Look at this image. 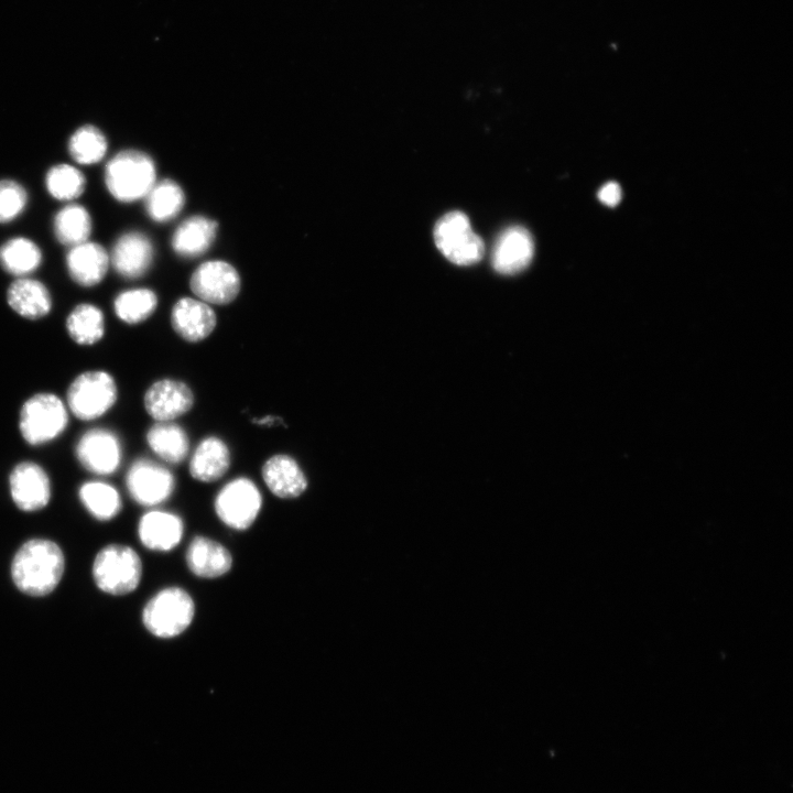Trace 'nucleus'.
Listing matches in <instances>:
<instances>
[{
	"label": "nucleus",
	"instance_id": "1",
	"mask_svg": "<svg viewBox=\"0 0 793 793\" xmlns=\"http://www.w3.org/2000/svg\"><path fill=\"white\" fill-rule=\"evenodd\" d=\"M64 567V554L55 542L33 539L15 553L11 564V577L20 591L42 597L56 588Z\"/></svg>",
	"mask_w": 793,
	"mask_h": 793
},
{
	"label": "nucleus",
	"instance_id": "2",
	"mask_svg": "<svg viewBox=\"0 0 793 793\" xmlns=\"http://www.w3.org/2000/svg\"><path fill=\"white\" fill-rule=\"evenodd\" d=\"M195 610V601L187 590L169 586L154 594L144 605L142 622L152 636L173 639L189 628Z\"/></svg>",
	"mask_w": 793,
	"mask_h": 793
},
{
	"label": "nucleus",
	"instance_id": "3",
	"mask_svg": "<svg viewBox=\"0 0 793 793\" xmlns=\"http://www.w3.org/2000/svg\"><path fill=\"white\" fill-rule=\"evenodd\" d=\"M68 412L66 403L58 395L51 392L35 393L20 409V434L32 446L52 442L65 431Z\"/></svg>",
	"mask_w": 793,
	"mask_h": 793
},
{
	"label": "nucleus",
	"instance_id": "4",
	"mask_svg": "<svg viewBox=\"0 0 793 793\" xmlns=\"http://www.w3.org/2000/svg\"><path fill=\"white\" fill-rule=\"evenodd\" d=\"M93 577L97 587L113 596L134 591L142 577V562L130 546L110 544L101 548L93 563Z\"/></svg>",
	"mask_w": 793,
	"mask_h": 793
},
{
	"label": "nucleus",
	"instance_id": "5",
	"mask_svg": "<svg viewBox=\"0 0 793 793\" xmlns=\"http://www.w3.org/2000/svg\"><path fill=\"white\" fill-rule=\"evenodd\" d=\"M105 181L109 193L120 202L145 197L155 183V166L143 152L127 150L115 155L107 164Z\"/></svg>",
	"mask_w": 793,
	"mask_h": 793
},
{
	"label": "nucleus",
	"instance_id": "6",
	"mask_svg": "<svg viewBox=\"0 0 793 793\" xmlns=\"http://www.w3.org/2000/svg\"><path fill=\"white\" fill-rule=\"evenodd\" d=\"M117 398V384L109 372L88 370L70 382L66 393V406L78 420L93 421L107 413Z\"/></svg>",
	"mask_w": 793,
	"mask_h": 793
},
{
	"label": "nucleus",
	"instance_id": "7",
	"mask_svg": "<svg viewBox=\"0 0 793 793\" xmlns=\"http://www.w3.org/2000/svg\"><path fill=\"white\" fill-rule=\"evenodd\" d=\"M262 508V496L258 486L247 477L227 482L217 493L214 509L218 519L237 531L248 530L257 520Z\"/></svg>",
	"mask_w": 793,
	"mask_h": 793
},
{
	"label": "nucleus",
	"instance_id": "8",
	"mask_svg": "<svg viewBox=\"0 0 793 793\" xmlns=\"http://www.w3.org/2000/svg\"><path fill=\"white\" fill-rule=\"evenodd\" d=\"M433 235L436 247L455 264H472L484 256V242L472 231L468 217L461 211L445 214L436 222Z\"/></svg>",
	"mask_w": 793,
	"mask_h": 793
},
{
	"label": "nucleus",
	"instance_id": "9",
	"mask_svg": "<svg viewBox=\"0 0 793 793\" xmlns=\"http://www.w3.org/2000/svg\"><path fill=\"white\" fill-rule=\"evenodd\" d=\"M126 485L130 497L139 504L154 507L167 500L174 492L173 474L151 459H137L130 466Z\"/></svg>",
	"mask_w": 793,
	"mask_h": 793
},
{
	"label": "nucleus",
	"instance_id": "10",
	"mask_svg": "<svg viewBox=\"0 0 793 793\" xmlns=\"http://www.w3.org/2000/svg\"><path fill=\"white\" fill-rule=\"evenodd\" d=\"M189 285L196 298L209 305H226L237 297L240 276L227 262L207 261L193 272Z\"/></svg>",
	"mask_w": 793,
	"mask_h": 793
},
{
	"label": "nucleus",
	"instance_id": "11",
	"mask_svg": "<svg viewBox=\"0 0 793 793\" xmlns=\"http://www.w3.org/2000/svg\"><path fill=\"white\" fill-rule=\"evenodd\" d=\"M79 464L95 475H110L121 463L122 447L119 437L110 430L95 427L86 431L75 446Z\"/></svg>",
	"mask_w": 793,
	"mask_h": 793
},
{
	"label": "nucleus",
	"instance_id": "12",
	"mask_svg": "<svg viewBox=\"0 0 793 793\" xmlns=\"http://www.w3.org/2000/svg\"><path fill=\"white\" fill-rule=\"evenodd\" d=\"M12 501L22 511L33 512L45 508L51 499V481L39 464L24 460L17 464L9 475Z\"/></svg>",
	"mask_w": 793,
	"mask_h": 793
},
{
	"label": "nucleus",
	"instance_id": "13",
	"mask_svg": "<svg viewBox=\"0 0 793 793\" xmlns=\"http://www.w3.org/2000/svg\"><path fill=\"white\" fill-rule=\"evenodd\" d=\"M146 413L155 422H173L194 405L192 389L183 381L162 379L152 383L144 393Z\"/></svg>",
	"mask_w": 793,
	"mask_h": 793
},
{
	"label": "nucleus",
	"instance_id": "14",
	"mask_svg": "<svg viewBox=\"0 0 793 793\" xmlns=\"http://www.w3.org/2000/svg\"><path fill=\"white\" fill-rule=\"evenodd\" d=\"M171 325L187 343L206 339L217 325V316L209 304L194 297H182L172 307Z\"/></svg>",
	"mask_w": 793,
	"mask_h": 793
},
{
	"label": "nucleus",
	"instance_id": "15",
	"mask_svg": "<svg viewBox=\"0 0 793 793\" xmlns=\"http://www.w3.org/2000/svg\"><path fill=\"white\" fill-rule=\"evenodd\" d=\"M185 561L189 572L203 579L219 578L230 572L233 564L232 555L225 545L202 535L189 542Z\"/></svg>",
	"mask_w": 793,
	"mask_h": 793
},
{
	"label": "nucleus",
	"instance_id": "16",
	"mask_svg": "<svg viewBox=\"0 0 793 793\" xmlns=\"http://www.w3.org/2000/svg\"><path fill=\"white\" fill-rule=\"evenodd\" d=\"M534 254V243L530 232L521 226L506 229L495 243L492 265L502 274H514L524 270Z\"/></svg>",
	"mask_w": 793,
	"mask_h": 793
},
{
	"label": "nucleus",
	"instance_id": "17",
	"mask_svg": "<svg viewBox=\"0 0 793 793\" xmlns=\"http://www.w3.org/2000/svg\"><path fill=\"white\" fill-rule=\"evenodd\" d=\"M183 535L184 522L176 513L152 510L139 520V540L151 551L170 552L181 543Z\"/></svg>",
	"mask_w": 793,
	"mask_h": 793
},
{
	"label": "nucleus",
	"instance_id": "18",
	"mask_svg": "<svg viewBox=\"0 0 793 793\" xmlns=\"http://www.w3.org/2000/svg\"><path fill=\"white\" fill-rule=\"evenodd\" d=\"M261 475L268 489L278 498L294 499L307 489V478L290 455L276 454L265 460Z\"/></svg>",
	"mask_w": 793,
	"mask_h": 793
},
{
	"label": "nucleus",
	"instance_id": "19",
	"mask_svg": "<svg viewBox=\"0 0 793 793\" xmlns=\"http://www.w3.org/2000/svg\"><path fill=\"white\" fill-rule=\"evenodd\" d=\"M152 258L151 241L143 233L133 231L124 233L116 241L110 261L120 275L135 279L146 272Z\"/></svg>",
	"mask_w": 793,
	"mask_h": 793
},
{
	"label": "nucleus",
	"instance_id": "20",
	"mask_svg": "<svg viewBox=\"0 0 793 793\" xmlns=\"http://www.w3.org/2000/svg\"><path fill=\"white\" fill-rule=\"evenodd\" d=\"M109 262L102 246L90 241L70 247L66 257L70 278L82 286L98 284L105 278Z\"/></svg>",
	"mask_w": 793,
	"mask_h": 793
},
{
	"label": "nucleus",
	"instance_id": "21",
	"mask_svg": "<svg viewBox=\"0 0 793 793\" xmlns=\"http://www.w3.org/2000/svg\"><path fill=\"white\" fill-rule=\"evenodd\" d=\"M230 450L217 436H207L197 445L189 460L191 476L200 482L219 480L229 469Z\"/></svg>",
	"mask_w": 793,
	"mask_h": 793
},
{
	"label": "nucleus",
	"instance_id": "22",
	"mask_svg": "<svg viewBox=\"0 0 793 793\" xmlns=\"http://www.w3.org/2000/svg\"><path fill=\"white\" fill-rule=\"evenodd\" d=\"M7 302L12 311L28 319L42 318L52 308V296L47 287L26 276L11 283L7 291Z\"/></svg>",
	"mask_w": 793,
	"mask_h": 793
},
{
	"label": "nucleus",
	"instance_id": "23",
	"mask_svg": "<svg viewBox=\"0 0 793 793\" xmlns=\"http://www.w3.org/2000/svg\"><path fill=\"white\" fill-rule=\"evenodd\" d=\"M152 452L170 464H180L188 455L189 439L185 430L174 422H156L146 432Z\"/></svg>",
	"mask_w": 793,
	"mask_h": 793
},
{
	"label": "nucleus",
	"instance_id": "24",
	"mask_svg": "<svg viewBox=\"0 0 793 793\" xmlns=\"http://www.w3.org/2000/svg\"><path fill=\"white\" fill-rule=\"evenodd\" d=\"M217 224L203 216H193L184 220L175 230L172 247L183 257H197L211 245Z\"/></svg>",
	"mask_w": 793,
	"mask_h": 793
},
{
	"label": "nucleus",
	"instance_id": "25",
	"mask_svg": "<svg viewBox=\"0 0 793 793\" xmlns=\"http://www.w3.org/2000/svg\"><path fill=\"white\" fill-rule=\"evenodd\" d=\"M68 336L78 345H94L105 334V317L99 307L90 303L75 306L66 318Z\"/></svg>",
	"mask_w": 793,
	"mask_h": 793
},
{
	"label": "nucleus",
	"instance_id": "26",
	"mask_svg": "<svg viewBox=\"0 0 793 793\" xmlns=\"http://www.w3.org/2000/svg\"><path fill=\"white\" fill-rule=\"evenodd\" d=\"M78 496L88 512L101 521L113 519L122 507L118 490L105 481L84 482L79 488Z\"/></svg>",
	"mask_w": 793,
	"mask_h": 793
},
{
	"label": "nucleus",
	"instance_id": "27",
	"mask_svg": "<svg viewBox=\"0 0 793 793\" xmlns=\"http://www.w3.org/2000/svg\"><path fill=\"white\" fill-rule=\"evenodd\" d=\"M41 261L40 248L28 238H13L0 247V265L6 272L19 278L36 270Z\"/></svg>",
	"mask_w": 793,
	"mask_h": 793
},
{
	"label": "nucleus",
	"instance_id": "28",
	"mask_svg": "<svg viewBox=\"0 0 793 793\" xmlns=\"http://www.w3.org/2000/svg\"><path fill=\"white\" fill-rule=\"evenodd\" d=\"M91 231V219L86 208L69 204L62 208L54 219V232L58 241L74 247L88 241Z\"/></svg>",
	"mask_w": 793,
	"mask_h": 793
},
{
	"label": "nucleus",
	"instance_id": "29",
	"mask_svg": "<svg viewBox=\"0 0 793 793\" xmlns=\"http://www.w3.org/2000/svg\"><path fill=\"white\" fill-rule=\"evenodd\" d=\"M184 193L175 182L163 180L154 183L145 195V207L149 216L155 221L174 218L183 208Z\"/></svg>",
	"mask_w": 793,
	"mask_h": 793
},
{
	"label": "nucleus",
	"instance_id": "30",
	"mask_svg": "<svg viewBox=\"0 0 793 793\" xmlns=\"http://www.w3.org/2000/svg\"><path fill=\"white\" fill-rule=\"evenodd\" d=\"M157 306V297L150 289L121 292L113 302L115 313L126 324L135 325L148 319Z\"/></svg>",
	"mask_w": 793,
	"mask_h": 793
},
{
	"label": "nucleus",
	"instance_id": "31",
	"mask_svg": "<svg viewBox=\"0 0 793 793\" xmlns=\"http://www.w3.org/2000/svg\"><path fill=\"white\" fill-rule=\"evenodd\" d=\"M68 151L77 163L95 164L106 154L107 140L98 128L86 124L73 133L68 142Z\"/></svg>",
	"mask_w": 793,
	"mask_h": 793
},
{
	"label": "nucleus",
	"instance_id": "32",
	"mask_svg": "<svg viewBox=\"0 0 793 793\" xmlns=\"http://www.w3.org/2000/svg\"><path fill=\"white\" fill-rule=\"evenodd\" d=\"M45 184L54 198L68 202L82 195L86 181L78 169L69 164H58L50 169Z\"/></svg>",
	"mask_w": 793,
	"mask_h": 793
},
{
	"label": "nucleus",
	"instance_id": "33",
	"mask_svg": "<svg viewBox=\"0 0 793 793\" xmlns=\"http://www.w3.org/2000/svg\"><path fill=\"white\" fill-rule=\"evenodd\" d=\"M28 200L25 189L12 180L0 181V222H9L24 209Z\"/></svg>",
	"mask_w": 793,
	"mask_h": 793
},
{
	"label": "nucleus",
	"instance_id": "34",
	"mask_svg": "<svg viewBox=\"0 0 793 793\" xmlns=\"http://www.w3.org/2000/svg\"><path fill=\"white\" fill-rule=\"evenodd\" d=\"M598 198L602 204L613 207L621 199V188L617 183L609 182L599 189Z\"/></svg>",
	"mask_w": 793,
	"mask_h": 793
},
{
	"label": "nucleus",
	"instance_id": "35",
	"mask_svg": "<svg viewBox=\"0 0 793 793\" xmlns=\"http://www.w3.org/2000/svg\"><path fill=\"white\" fill-rule=\"evenodd\" d=\"M253 422H254V424L261 425V426H272L278 423H282V419H280L278 416L267 415L261 419H254Z\"/></svg>",
	"mask_w": 793,
	"mask_h": 793
}]
</instances>
